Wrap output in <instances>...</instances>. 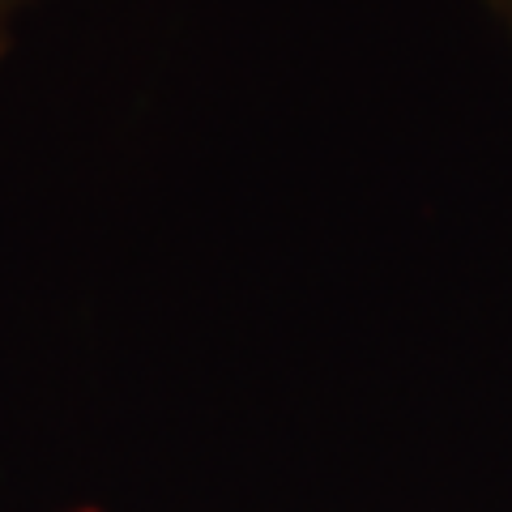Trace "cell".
I'll return each instance as SVG.
<instances>
[{
	"instance_id": "obj_1",
	"label": "cell",
	"mask_w": 512,
	"mask_h": 512,
	"mask_svg": "<svg viewBox=\"0 0 512 512\" xmlns=\"http://www.w3.org/2000/svg\"><path fill=\"white\" fill-rule=\"evenodd\" d=\"M13 5H18V0H0V43H5V26H9Z\"/></svg>"
},
{
	"instance_id": "obj_2",
	"label": "cell",
	"mask_w": 512,
	"mask_h": 512,
	"mask_svg": "<svg viewBox=\"0 0 512 512\" xmlns=\"http://www.w3.org/2000/svg\"><path fill=\"white\" fill-rule=\"evenodd\" d=\"M500 9L508 13V18H512V0H500Z\"/></svg>"
}]
</instances>
